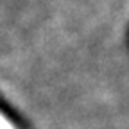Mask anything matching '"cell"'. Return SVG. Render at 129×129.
I'll return each mask as SVG.
<instances>
[{
    "label": "cell",
    "instance_id": "obj_1",
    "mask_svg": "<svg viewBox=\"0 0 129 129\" xmlns=\"http://www.w3.org/2000/svg\"><path fill=\"white\" fill-rule=\"evenodd\" d=\"M0 129H14V127L9 124V120L2 115V113H0Z\"/></svg>",
    "mask_w": 129,
    "mask_h": 129
}]
</instances>
